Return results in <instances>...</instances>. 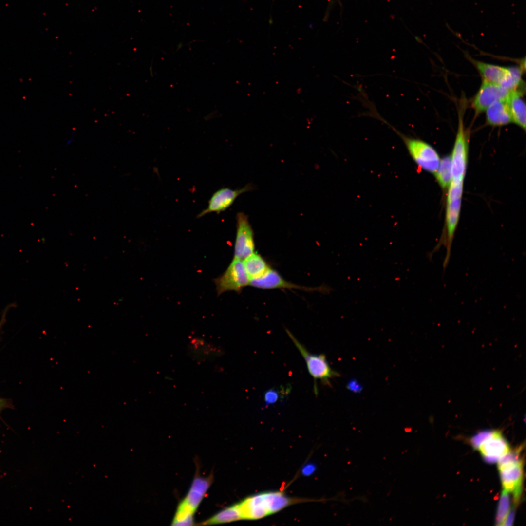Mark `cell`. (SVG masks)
I'll list each match as a JSON object with an SVG mask.
<instances>
[{
    "label": "cell",
    "instance_id": "obj_3",
    "mask_svg": "<svg viewBox=\"0 0 526 526\" xmlns=\"http://www.w3.org/2000/svg\"><path fill=\"white\" fill-rule=\"evenodd\" d=\"M498 462L504 489L513 494L514 502L517 504L522 492L523 461L513 451L501 457Z\"/></svg>",
    "mask_w": 526,
    "mask_h": 526
},
{
    "label": "cell",
    "instance_id": "obj_27",
    "mask_svg": "<svg viewBox=\"0 0 526 526\" xmlns=\"http://www.w3.org/2000/svg\"><path fill=\"white\" fill-rule=\"evenodd\" d=\"M9 403L7 400L0 397V413L3 409L8 407Z\"/></svg>",
    "mask_w": 526,
    "mask_h": 526
},
{
    "label": "cell",
    "instance_id": "obj_7",
    "mask_svg": "<svg viewBox=\"0 0 526 526\" xmlns=\"http://www.w3.org/2000/svg\"><path fill=\"white\" fill-rule=\"evenodd\" d=\"M462 115L459 113V121L455 141L451 157V182H463L465 175L468 156V139Z\"/></svg>",
    "mask_w": 526,
    "mask_h": 526
},
{
    "label": "cell",
    "instance_id": "obj_23",
    "mask_svg": "<svg viewBox=\"0 0 526 526\" xmlns=\"http://www.w3.org/2000/svg\"><path fill=\"white\" fill-rule=\"evenodd\" d=\"M347 388L355 393H359L362 390V386L356 379H352L349 381Z\"/></svg>",
    "mask_w": 526,
    "mask_h": 526
},
{
    "label": "cell",
    "instance_id": "obj_20",
    "mask_svg": "<svg viewBox=\"0 0 526 526\" xmlns=\"http://www.w3.org/2000/svg\"><path fill=\"white\" fill-rule=\"evenodd\" d=\"M463 189V182H451L449 187L447 196V201L462 197Z\"/></svg>",
    "mask_w": 526,
    "mask_h": 526
},
{
    "label": "cell",
    "instance_id": "obj_15",
    "mask_svg": "<svg viewBox=\"0 0 526 526\" xmlns=\"http://www.w3.org/2000/svg\"><path fill=\"white\" fill-rule=\"evenodd\" d=\"M519 89L511 91L506 100L512 121L524 130L526 129V104Z\"/></svg>",
    "mask_w": 526,
    "mask_h": 526
},
{
    "label": "cell",
    "instance_id": "obj_14",
    "mask_svg": "<svg viewBox=\"0 0 526 526\" xmlns=\"http://www.w3.org/2000/svg\"><path fill=\"white\" fill-rule=\"evenodd\" d=\"M486 111L487 121L490 125L501 126L512 122L506 100L495 101L489 105Z\"/></svg>",
    "mask_w": 526,
    "mask_h": 526
},
{
    "label": "cell",
    "instance_id": "obj_8",
    "mask_svg": "<svg viewBox=\"0 0 526 526\" xmlns=\"http://www.w3.org/2000/svg\"><path fill=\"white\" fill-rule=\"evenodd\" d=\"M236 220L233 258L243 260L255 252L254 233L248 217L244 213L238 212Z\"/></svg>",
    "mask_w": 526,
    "mask_h": 526
},
{
    "label": "cell",
    "instance_id": "obj_21",
    "mask_svg": "<svg viewBox=\"0 0 526 526\" xmlns=\"http://www.w3.org/2000/svg\"><path fill=\"white\" fill-rule=\"evenodd\" d=\"M281 398V392L274 388L266 390L263 396L265 407L275 404Z\"/></svg>",
    "mask_w": 526,
    "mask_h": 526
},
{
    "label": "cell",
    "instance_id": "obj_5",
    "mask_svg": "<svg viewBox=\"0 0 526 526\" xmlns=\"http://www.w3.org/2000/svg\"><path fill=\"white\" fill-rule=\"evenodd\" d=\"M286 332L305 360L310 375L315 383L319 379L323 384L331 386L330 379L340 376V374L330 366L324 354L310 353L287 329Z\"/></svg>",
    "mask_w": 526,
    "mask_h": 526
},
{
    "label": "cell",
    "instance_id": "obj_24",
    "mask_svg": "<svg viewBox=\"0 0 526 526\" xmlns=\"http://www.w3.org/2000/svg\"><path fill=\"white\" fill-rule=\"evenodd\" d=\"M316 470V466L312 464H308L304 466L302 469V473L304 475H310L312 474Z\"/></svg>",
    "mask_w": 526,
    "mask_h": 526
},
{
    "label": "cell",
    "instance_id": "obj_9",
    "mask_svg": "<svg viewBox=\"0 0 526 526\" xmlns=\"http://www.w3.org/2000/svg\"><path fill=\"white\" fill-rule=\"evenodd\" d=\"M249 285L261 289H297L305 291H318L328 293L330 288L321 286L317 287H308L292 283L285 280L280 273L270 267L262 276L250 280Z\"/></svg>",
    "mask_w": 526,
    "mask_h": 526
},
{
    "label": "cell",
    "instance_id": "obj_22",
    "mask_svg": "<svg viewBox=\"0 0 526 526\" xmlns=\"http://www.w3.org/2000/svg\"><path fill=\"white\" fill-rule=\"evenodd\" d=\"M493 431L486 430L478 432L471 439V444L474 448L478 449L479 447L486 440L489 438Z\"/></svg>",
    "mask_w": 526,
    "mask_h": 526
},
{
    "label": "cell",
    "instance_id": "obj_4",
    "mask_svg": "<svg viewBox=\"0 0 526 526\" xmlns=\"http://www.w3.org/2000/svg\"><path fill=\"white\" fill-rule=\"evenodd\" d=\"M483 80L500 85L509 90L518 89L522 83V70L506 67L471 59Z\"/></svg>",
    "mask_w": 526,
    "mask_h": 526
},
{
    "label": "cell",
    "instance_id": "obj_25",
    "mask_svg": "<svg viewBox=\"0 0 526 526\" xmlns=\"http://www.w3.org/2000/svg\"><path fill=\"white\" fill-rule=\"evenodd\" d=\"M515 515L514 508L509 510L503 526H511L513 524Z\"/></svg>",
    "mask_w": 526,
    "mask_h": 526
},
{
    "label": "cell",
    "instance_id": "obj_2",
    "mask_svg": "<svg viewBox=\"0 0 526 526\" xmlns=\"http://www.w3.org/2000/svg\"><path fill=\"white\" fill-rule=\"evenodd\" d=\"M373 115L384 122L393 129L401 138L414 162L421 169L434 173L440 161L436 150L428 143L418 138L408 136L398 131L376 113Z\"/></svg>",
    "mask_w": 526,
    "mask_h": 526
},
{
    "label": "cell",
    "instance_id": "obj_10",
    "mask_svg": "<svg viewBox=\"0 0 526 526\" xmlns=\"http://www.w3.org/2000/svg\"><path fill=\"white\" fill-rule=\"evenodd\" d=\"M212 476H196L188 493L179 504L176 513L183 516L193 515L212 483Z\"/></svg>",
    "mask_w": 526,
    "mask_h": 526
},
{
    "label": "cell",
    "instance_id": "obj_6",
    "mask_svg": "<svg viewBox=\"0 0 526 526\" xmlns=\"http://www.w3.org/2000/svg\"><path fill=\"white\" fill-rule=\"evenodd\" d=\"M214 283L218 295L232 291L240 293L249 285L250 279L243 260L233 258L225 271L215 279Z\"/></svg>",
    "mask_w": 526,
    "mask_h": 526
},
{
    "label": "cell",
    "instance_id": "obj_26",
    "mask_svg": "<svg viewBox=\"0 0 526 526\" xmlns=\"http://www.w3.org/2000/svg\"><path fill=\"white\" fill-rule=\"evenodd\" d=\"M12 305H13V303H12V304H10L8 305L4 308V311L2 312V316H1V320H0V330H1V329L2 328V325L4 324V323L5 322L6 313L8 312V310L11 308V306Z\"/></svg>",
    "mask_w": 526,
    "mask_h": 526
},
{
    "label": "cell",
    "instance_id": "obj_16",
    "mask_svg": "<svg viewBox=\"0 0 526 526\" xmlns=\"http://www.w3.org/2000/svg\"><path fill=\"white\" fill-rule=\"evenodd\" d=\"M243 262L250 280L262 276L270 267L265 259L255 251L243 260Z\"/></svg>",
    "mask_w": 526,
    "mask_h": 526
},
{
    "label": "cell",
    "instance_id": "obj_19",
    "mask_svg": "<svg viewBox=\"0 0 526 526\" xmlns=\"http://www.w3.org/2000/svg\"><path fill=\"white\" fill-rule=\"evenodd\" d=\"M510 497L509 492L503 489L499 502L496 513V524L503 526L510 510Z\"/></svg>",
    "mask_w": 526,
    "mask_h": 526
},
{
    "label": "cell",
    "instance_id": "obj_1",
    "mask_svg": "<svg viewBox=\"0 0 526 526\" xmlns=\"http://www.w3.org/2000/svg\"><path fill=\"white\" fill-rule=\"evenodd\" d=\"M304 499L294 498L281 491H268L249 496L234 504L239 520H254L275 514Z\"/></svg>",
    "mask_w": 526,
    "mask_h": 526
},
{
    "label": "cell",
    "instance_id": "obj_11",
    "mask_svg": "<svg viewBox=\"0 0 526 526\" xmlns=\"http://www.w3.org/2000/svg\"><path fill=\"white\" fill-rule=\"evenodd\" d=\"M253 189V186L248 184L243 188L232 189L228 188H223L217 190L210 198L207 207L201 211L197 216L200 218L209 213L219 214L226 210L234 202L241 194Z\"/></svg>",
    "mask_w": 526,
    "mask_h": 526
},
{
    "label": "cell",
    "instance_id": "obj_18",
    "mask_svg": "<svg viewBox=\"0 0 526 526\" xmlns=\"http://www.w3.org/2000/svg\"><path fill=\"white\" fill-rule=\"evenodd\" d=\"M239 520L234 505L218 512L211 518L203 522L201 525H212L230 523Z\"/></svg>",
    "mask_w": 526,
    "mask_h": 526
},
{
    "label": "cell",
    "instance_id": "obj_17",
    "mask_svg": "<svg viewBox=\"0 0 526 526\" xmlns=\"http://www.w3.org/2000/svg\"><path fill=\"white\" fill-rule=\"evenodd\" d=\"M434 174L441 187L443 188H449L452 179L451 157L446 156L440 160Z\"/></svg>",
    "mask_w": 526,
    "mask_h": 526
},
{
    "label": "cell",
    "instance_id": "obj_13",
    "mask_svg": "<svg viewBox=\"0 0 526 526\" xmlns=\"http://www.w3.org/2000/svg\"><path fill=\"white\" fill-rule=\"evenodd\" d=\"M484 459L488 463H494L510 451L509 446L501 432L493 431L491 436L478 448Z\"/></svg>",
    "mask_w": 526,
    "mask_h": 526
},
{
    "label": "cell",
    "instance_id": "obj_12",
    "mask_svg": "<svg viewBox=\"0 0 526 526\" xmlns=\"http://www.w3.org/2000/svg\"><path fill=\"white\" fill-rule=\"evenodd\" d=\"M500 85L483 80L474 98L472 105L476 113L486 111L492 103L506 100L511 91Z\"/></svg>",
    "mask_w": 526,
    "mask_h": 526
}]
</instances>
